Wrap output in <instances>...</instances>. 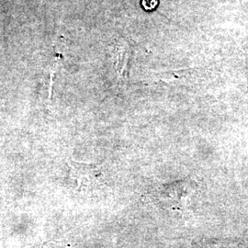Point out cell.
<instances>
[{
  "mask_svg": "<svg viewBox=\"0 0 248 248\" xmlns=\"http://www.w3.org/2000/svg\"><path fill=\"white\" fill-rule=\"evenodd\" d=\"M70 177L79 192L91 194L106 186L108 169L106 163L89 164L74 159L68 160Z\"/></svg>",
  "mask_w": 248,
  "mask_h": 248,
  "instance_id": "cell-1",
  "label": "cell"
},
{
  "mask_svg": "<svg viewBox=\"0 0 248 248\" xmlns=\"http://www.w3.org/2000/svg\"><path fill=\"white\" fill-rule=\"evenodd\" d=\"M115 51V69L121 79H126L128 76V62L131 56L130 46L127 43L120 42L113 45Z\"/></svg>",
  "mask_w": 248,
  "mask_h": 248,
  "instance_id": "cell-2",
  "label": "cell"
},
{
  "mask_svg": "<svg viewBox=\"0 0 248 248\" xmlns=\"http://www.w3.org/2000/svg\"><path fill=\"white\" fill-rule=\"evenodd\" d=\"M142 7L146 10H152L156 8L158 0H142Z\"/></svg>",
  "mask_w": 248,
  "mask_h": 248,
  "instance_id": "cell-3",
  "label": "cell"
}]
</instances>
